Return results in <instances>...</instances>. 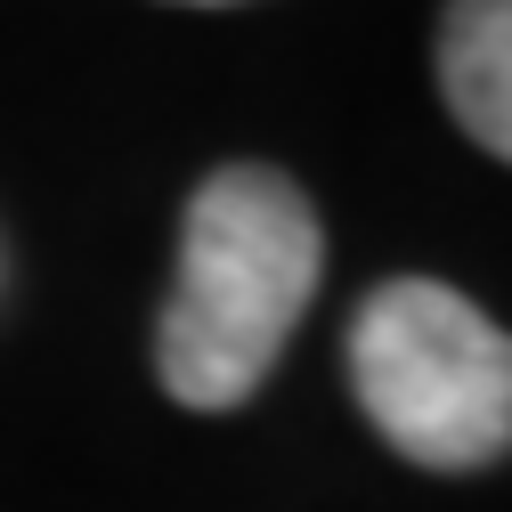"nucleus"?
<instances>
[{"label":"nucleus","mask_w":512,"mask_h":512,"mask_svg":"<svg viewBox=\"0 0 512 512\" xmlns=\"http://www.w3.org/2000/svg\"><path fill=\"white\" fill-rule=\"evenodd\" d=\"M326 269L309 196L269 163H228L196 187L179 228V277L163 301L155 366L179 407H244L293 342Z\"/></svg>","instance_id":"nucleus-1"},{"label":"nucleus","mask_w":512,"mask_h":512,"mask_svg":"<svg viewBox=\"0 0 512 512\" xmlns=\"http://www.w3.org/2000/svg\"><path fill=\"white\" fill-rule=\"evenodd\" d=\"M350 382L366 423L431 472H480L512 447V334L456 285L399 277L350 326Z\"/></svg>","instance_id":"nucleus-2"},{"label":"nucleus","mask_w":512,"mask_h":512,"mask_svg":"<svg viewBox=\"0 0 512 512\" xmlns=\"http://www.w3.org/2000/svg\"><path fill=\"white\" fill-rule=\"evenodd\" d=\"M439 90L464 139L512 163V0H456L439 17Z\"/></svg>","instance_id":"nucleus-3"},{"label":"nucleus","mask_w":512,"mask_h":512,"mask_svg":"<svg viewBox=\"0 0 512 512\" xmlns=\"http://www.w3.org/2000/svg\"><path fill=\"white\" fill-rule=\"evenodd\" d=\"M196 9H220V0H196Z\"/></svg>","instance_id":"nucleus-4"}]
</instances>
